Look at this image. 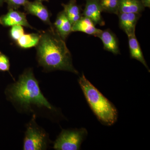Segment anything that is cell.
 Masks as SVG:
<instances>
[{
	"label": "cell",
	"instance_id": "cell-16",
	"mask_svg": "<svg viewBox=\"0 0 150 150\" xmlns=\"http://www.w3.org/2000/svg\"><path fill=\"white\" fill-rule=\"evenodd\" d=\"M102 11L118 14L120 0H99Z\"/></svg>",
	"mask_w": 150,
	"mask_h": 150
},
{
	"label": "cell",
	"instance_id": "cell-2",
	"mask_svg": "<svg viewBox=\"0 0 150 150\" xmlns=\"http://www.w3.org/2000/svg\"><path fill=\"white\" fill-rule=\"evenodd\" d=\"M64 40L53 27L41 33L36 46L38 62L48 71L61 70L78 75L79 72L73 66L71 55Z\"/></svg>",
	"mask_w": 150,
	"mask_h": 150
},
{
	"label": "cell",
	"instance_id": "cell-22",
	"mask_svg": "<svg viewBox=\"0 0 150 150\" xmlns=\"http://www.w3.org/2000/svg\"><path fill=\"white\" fill-rule=\"evenodd\" d=\"M140 1L144 7H147L150 8V0H140Z\"/></svg>",
	"mask_w": 150,
	"mask_h": 150
},
{
	"label": "cell",
	"instance_id": "cell-20",
	"mask_svg": "<svg viewBox=\"0 0 150 150\" xmlns=\"http://www.w3.org/2000/svg\"><path fill=\"white\" fill-rule=\"evenodd\" d=\"M10 8H18L21 6H24L28 1V0H6Z\"/></svg>",
	"mask_w": 150,
	"mask_h": 150
},
{
	"label": "cell",
	"instance_id": "cell-8",
	"mask_svg": "<svg viewBox=\"0 0 150 150\" xmlns=\"http://www.w3.org/2000/svg\"><path fill=\"white\" fill-rule=\"evenodd\" d=\"M24 7L25 10L28 13L37 16L44 23L52 26L50 20V13L47 8L42 4V2L28 1Z\"/></svg>",
	"mask_w": 150,
	"mask_h": 150
},
{
	"label": "cell",
	"instance_id": "cell-14",
	"mask_svg": "<svg viewBox=\"0 0 150 150\" xmlns=\"http://www.w3.org/2000/svg\"><path fill=\"white\" fill-rule=\"evenodd\" d=\"M64 7L63 11L72 24L78 21L81 18V10L77 4L76 0H70L67 4H62Z\"/></svg>",
	"mask_w": 150,
	"mask_h": 150
},
{
	"label": "cell",
	"instance_id": "cell-21",
	"mask_svg": "<svg viewBox=\"0 0 150 150\" xmlns=\"http://www.w3.org/2000/svg\"><path fill=\"white\" fill-rule=\"evenodd\" d=\"M64 15V13L63 11L59 13V14H58L57 18L56 19V21L54 23V27L56 28V30H58L61 27V25H62Z\"/></svg>",
	"mask_w": 150,
	"mask_h": 150
},
{
	"label": "cell",
	"instance_id": "cell-4",
	"mask_svg": "<svg viewBox=\"0 0 150 150\" xmlns=\"http://www.w3.org/2000/svg\"><path fill=\"white\" fill-rule=\"evenodd\" d=\"M35 115L28 124L23 142L24 150H46L49 144L48 135L35 122Z\"/></svg>",
	"mask_w": 150,
	"mask_h": 150
},
{
	"label": "cell",
	"instance_id": "cell-24",
	"mask_svg": "<svg viewBox=\"0 0 150 150\" xmlns=\"http://www.w3.org/2000/svg\"><path fill=\"white\" fill-rule=\"evenodd\" d=\"M3 0H0V5L2 4Z\"/></svg>",
	"mask_w": 150,
	"mask_h": 150
},
{
	"label": "cell",
	"instance_id": "cell-17",
	"mask_svg": "<svg viewBox=\"0 0 150 150\" xmlns=\"http://www.w3.org/2000/svg\"><path fill=\"white\" fill-rule=\"evenodd\" d=\"M72 24L65 14L63 23L60 28L57 30V32L59 33L61 37L65 40L68 37V35H69L70 33L72 32Z\"/></svg>",
	"mask_w": 150,
	"mask_h": 150
},
{
	"label": "cell",
	"instance_id": "cell-23",
	"mask_svg": "<svg viewBox=\"0 0 150 150\" xmlns=\"http://www.w3.org/2000/svg\"><path fill=\"white\" fill-rule=\"evenodd\" d=\"M35 1H39L42 2L43 1H48V0H35Z\"/></svg>",
	"mask_w": 150,
	"mask_h": 150
},
{
	"label": "cell",
	"instance_id": "cell-11",
	"mask_svg": "<svg viewBox=\"0 0 150 150\" xmlns=\"http://www.w3.org/2000/svg\"><path fill=\"white\" fill-rule=\"evenodd\" d=\"M103 43L105 50L115 55L119 54V46L115 35L109 30H103L98 36Z\"/></svg>",
	"mask_w": 150,
	"mask_h": 150
},
{
	"label": "cell",
	"instance_id": "cell-15",
	"mask_svg": "<svg viewBox=\"0 0 150 150\" xmlns=\"http://www.w3.org/2000/svg\"><path fill=\"white\" fill-rule=\"evenodd\" d=\"M40 38V34L37 33L24 34L17 40V44L21 48L24 49L36 47Z\"/></svg>",
	"mask_w": 150,
	"mask_h": 150
},
{
	"label": "cell",
	"instance_id": "cell-3",
	"mask_svg": "<svg viewBox=\"0 0 150 150\" xmlns=\"http://www.w3.org/2000/svg\"><path fill=\"white\" fill-rule=\"evenodd\" d=\"M78 82L91 110L102 124L111 126L117 121L116 108L86 78L83 74Z\"/></svg>",
	"mask_w": 150,
	"mask_h": 150
},
{
	"label": "cell",
	"instance_id": "cell-5",
	"mask_svg": "<svg viewBox=\"0 0 150 150\" xmlns=\"http://www.w3.org/2000/svg\"><path fill=\"white\" fill-rule=\"evenodd\" d=\"M88 134V131L85 128L63 129L54 142V149L57 150H80Z\"/></svg>",
	"mask_w": 150,
	"mask_h": 150
},
{
	"label": "cell",
	"instance_id": "cell-19",
	"mask_svg": "<svg viewBox=\"0 0 150 150\" xmlns=\"http://www.w3.org/2000/svg\"><path fill=\"white\" fill-rule=\"evenodd\" d=\"M10 66V64L8 57L0 51V71H9Z\"/></svg>",
	"mask_w": 150,
	"mask_h": 150
},
{
	"label": "cell",
	"instance_id": "cell-7",
	"mask_svg": "<svg viewBox=\"0 0 150 150\" xmlns=\"http://www.w3.org/2000/svg\"><path fill=\"white\" fill-rule=\"evenodd\" d=\"M102 12L99 0H86L83 16L90 19L95 24L102 26L105 25L101 16Z\"/></svg>",
	"mask_w": 150,
	"mask_h": 150
},
{
	"label": "cell",
	"instance_id": "cell-6",
	"mask_svg": "<svg viewBox=\"0 0 150 150\" xmlns=\"http://www.w3.org/2000/svg\"><path fill=\"white\" fill-rule=\"evenodd\" d=\"M0 23L5 26L21 25L32 28L28 22L25 14L13 8H10L7 13L1 17Z\"/></svg>",
	"mask_w": 150,
	"mask_h": 150
},
{
	"label": "cell",
	"instance_id": "cell-12",
	"mask_svg": "<svg viewBox=\"0 0 150 150\" xmlns=\"http://www.w3.org/2000/svg\"><path fill=\"white\" fill-rule=\"evenodd\" d=\"M128 37L129 38V50L131 58L136 59L141 62L150 71L149 67L147 64L136 35L134 34Z\"/></svg>",
	"mask_w": 150,
	"mask_h": 150
},
{
	"label": "cell",
	"instance_id": "cell-13",
	"mask_svg": "<svg viewBox=\"0 0 150 150\" xmlns=\"http://www.w3.org/2000/svg\"><path fill=\"white\" fill-rule=\"evenodd\" d=\"M144 8L140 0H120L118 13H140Z\"/></svg>",
	"mask_w": 150,
	"mask_h": 150
},
{
	"label": "cell",
	"instance_id": "cell-10",
	"mask_svg": "<svg viewBox=\"0 0 150 150\" xmlns=\"http://www.w3.org/2000/svg\"><path fill=\"white\" fill-rule=\"evenodd\" d=\"M72 32L79 31L84 33L90 35L98 37L103 30L96 27L93 22L86 17H81L80 18L72 25Z\"/></svg>",
	"mask_w": 150,
	"mask_h": 150
},
{
	"label": "cell",
	"instance_id": "cell-9",
	"mask_svg": "<svg viewBox=\"0 0 150 150\" xmlns=\"http://www.w3.org/2000/svg\"><path fill=\"white\" fill-rule=\"evenodd\" d=\"M119 14V24L128 36L135 34L136 26L140 17V13H120Z\"/></svg>",
	"mask_w": 150,
	"mask_h": 150
},
{
	"label": "cell",
	"instance_id": "cell-1",
	"mask_svg": "<svg viewBox=\"0 0 150 150\" xmlns=\"http://www.w3.org/2000/svg\"><path fill=\"white\" fill-rule=\"evenodd\" d=\"M5 93L8 99L21 112H34L37 109L58 112L41 92L31 69L25 70L17 81L8 86Z\"/></svg>",
	"mask_w": 150,
	"mask_h": 150
},
{
	"label": "cell",
	"instance_id": "cell-18",
	"mask_svg": "<svg viewBox=\"0 0 150 150\" xmlns=\"http://www.w3.org/2000/svg\"><path fill=\"white\" fill-rule=\"evenodd\" d=\"M24 34L23 26L21 25H15L12 26L10 31L11 37L16 41Z\"/></svg>",
	"mask_w": 150,
	"mask_h": 150
}]
</instances>
